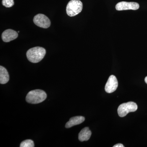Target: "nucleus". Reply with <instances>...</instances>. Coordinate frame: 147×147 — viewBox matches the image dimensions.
Instances as JSON below:
<instances>
[{"label": "nucleus", "instance_id": "1", "mask_svg": "<svg viewBox=\"0 0 147 147\" xmlns=\"http://www.w3.org/2000/svg\"><path fill=\"white\" fill-rule=\"evenodd\" d=\"M46 50L40 47H33L27 51L26 55L28 60L32 63H37L45 57Z\"/></svg>", "mask_w": 147, "mask_h": 147}, {"label": "nucleus", "instance_id": "2", "mask_svg": "<svg viewBox=\"0 0 147 147\" xmlns=\"http://www.w3.org/2000/svg\"><path fill=\"white\" fill-rule=\"evenodd\" d=\"M47 95L44 91L41 90H35L28 93L26 100L31 104H38L43 102L47 98Z\"/></svg>", "mask_w": 147, "mask_h": 147}, {"label": "nucleus", "instance_id": "3", "mask_svg": "<svg viewBox=\"0 0 147 147\" xmlns=\"http://www.w3.org/2000/svg\"><path fill=\"white\" fill-rule=\"evenodd\" d=\"M83 9V3L79 0H71L67 4L66 12L69 16H76L82 11Z\"/></svg>", "mask_w": 147, "mask_h": 147}, {"label": "nucleus", "instance_id": "4", "mask_svg": "<svg viewBox=\"0 0 147 147\" xmlns=\"http://www.w3.org/2000/svg\"><path fill=\"white\" fill-rule=\"evenodd\" d=\"M138 106L135 102H129L123 103L120 105L118 108L117 112L119 117H125L130 112H135L137 110Z\"/></svg>", "mask_w": 147, "mask_h": 147}, {"label": "nucleus", "instance_id": "5", "mask_svg": "<svg viewBox=\"0 0 147 147\" xmlns=\"http://www.w3.org/2000/svg\"><path fill=\"white\" fill-rule=\"evenodd\" d=\"M34 23L36 25L43 28H47L50 27L51 22L49 18L43 14L39 13L34 16Z\"/></svg>", "mask_w": 147, "mask_h": 147}, {"label": "nucleus", "instance_id": "6", "mask_svg": "<svg viewBox=\"0 0 147 147\" xmlns=\"http://www.w3.org/2000/svg\"><path fill=\"white\" fill-rule=\"evenodd\" d=\"M116 9L118 11L125 10H137L139 8V5L136 2H127L122 1L116 5Z\"/></svg>", "mask_w": 147, "mask_h": 147}, {"label": "nucleus", "instance_id": "7", "mask_svg": "<svg viewBox=\"0 0 147 147\" xmlns=\"http://www.w3.org/2000/svg\"><path fill=\"white\" fill-rule=\"evenodd\" d=\"M118 86V82L116 76L113 75H111L105 85V91L108 93H111L117 90Z\"/></svg>", "mask_w": 147, "mask_h": 147}, {"label": "nucleus", "instance_id": "8", "mask_svg": "<svg viewBox=\"0 0 147 147\" xmlns=\"http://www.w3.org/2000/svg\"><path fill=\"white\" fill-rule=\"evenodd\" d=\"M18 36V33L11 29L5 30L2 34V38L5 42H9L16 39Z\"/></svg>", "mask_w": 147, "mask_h": 147}, {"label": "nucleus", "instance_id": "9", "mask_svg": "<svg viewBox=\"0 0 147 147\" xmlns=\"http://www.w3.org/2000/svg\"><path fill=\"white\" fill-rule=\"evenodd\" d=\"M85 119V117L82 116H76L71 117L69 119V121L66 123L65 127L69 128L75 125H78L82 123Z\"/></svg>", "mask_w": 147, "mask_h": 147}, {"label": "nucleus", "instance_id": "10", "mask_svg": "<svg viewBox=\"0 0 147 147\" xmlns=\"http://www.w3.org/2000/svg\"><path fill=\"white\" fill-rule=\"evenodd\" d=\"M92 132L89 128L86 127L83 128L79 132V139L81 142L87 141L90 139L91 136Z\"/></svg>", "mask_w": 147, "mask_h": 147}, {"label": "nucleus", "instance_id": "11", "mask_svg": "<svg viewBox=\"0 0 147 147\" xmlns=\"http://www.w3.org/2000/svg\"><path fill=\"white\" fill-rule=\"evenodd\" d=\"M9 81V75L6 69L2 66H0V83L7 84Z\"/></svg>", "mask_w": 147, "mask_h": 147}, {"label": "nucleus", "instance_id": "12", "mask_svg": "<svg viewBox=\"0 0 147 147\" xmlns=\"http://www.w3.org/2000/svg\"><path fill=\"white\" fill-rule=\"evenodd\" d=\"M20 147H34V142L31 139H27L21 142Z\"/></svg>", "mask_w": 147, "mask_h": 147}, {"label": "nucleus", "instance_id": "13", "mask_svg": "<svg viewBox=\"0 0 147 147\" xmlns=\"http://www.w3.org/2000/svg\"><path fill=\"white\" fill-rule=\"evenodd\" d=\"M3 5L6 7H11L13 6L14 3L13 0H2Z\"/></svg>", "mask_w": 147, "mask_h": 147}, {"label": "nucleus", "instance_id": "14", "mask_svg": "<svg viewBox=\"0 0 147 147\" xmlns=\"http://www.w3.org/2000/svg\"><path fill=\"white\" fill-rule=\"evenodd\" d=\"M113 147H124V146L122 144H118L113 146Z\"/></svg>", "mask_w": 147, "mask_h": 147}, {"label": "nucleus", "instance_id": "15", "mask_svg": "<svg viewBox=\"0 0 147 147\" xmlns=\"http://www.w3.org/2000/svg\"><path fill=\"white\" fill-rule=\"evenodd\" d=\"M145 82H146V84H147V76H146L145 79Z\"/></svg>", "mask_w": 147, "mask_h": 147}]
</instances>
